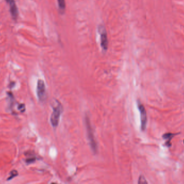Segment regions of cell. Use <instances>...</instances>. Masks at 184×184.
I'll use <instances>...</instances> for the list:
<instances>
[{"mask_svg":"<svg viewBox=\"0 0 184 184\" xmlns=\"http://www.w3.org/2000/svg\"><path fill=\"white\" fill-rule=\"evenodd\" d=\"M8 4L9 5L10 12L11 16L14 20H16L17 19L18 15V11L17 7L16 5L15 2L14 0H5Z\"/></svg>","mask_w":184,"mask_h":184,"instance_id":"8992f818","label":"cell"},{"mask_svg":"<svg viewBox=\"0 0 184 184\" xmlns=\"http://www.w3.org/2000/svg\"><path fill=\"white\" fill-rule=\"evenodd\" d=\"M138 184H147L148 182L147 181L146 179L143 177V175H141L139 178L138 180Z\"/></svg>","mask_w":184,"mask_h":184,"instance_id":"30bf717a","label":"cell"},{"mask_svg":"<svg viewBox=\"0 0 184 184\" xmlns=\"http://www.w3.org/2000/svg\"><path fill=\"white\" fill-rule=\"evenodd\" d=\"M177 134V133H165L163 135V138L166 140L165 144L168 147H170L171 146L172 144L171 143V141L172 139Z\"/></svg>","mask_w":184,"mask_h":184,"instance_id":"52a82bcc","label":"cell"},{"mask_svg":"<svg viewBox=\"0 0 184 184\" xmlns=\"http://www.w3.org/2000/svg\"><path fill=\"white\" fill-rule=\"evenodd\" d=\"M18 109L22 112H24L25 111V106L24 104H20L18 107Z\"/></svg>","mask_w":184,"mask_h":184,"instance_id":"8fae6325","label":"cell"},{"mask_svg":"<svg viewBox=\"0 0 184 184\" xmlns=\"http://www.w3.org/2000/svg\"><path fill=\"white\" fill-rule=\"evenodd\" d=\"M59 10L61 14L65 13L66 10V2L65 0H57Z\"/></svg>","mask_w":184,"mask_h":184,"instance_id":"ba28073f","label":"cell"},{"mask_svg":"<svg viewBox=\"0 0 184 184\" xmlns=\"http://www.w3.org/2000/svg\"><path fill=\"white\" fill-rule=\"evenodd\" d=\"M37 95L39 100L43 102L46 97V87L43 80L38 79L37 85Z\"/></svg>","mask_w":184,"mask_h":184,"instance_id":"277c9868","label":"cell"},{"mask_svg":"<svg viewBox=\"0 0 184 184\" xmlns=\"http://www.w3.org/2000/svg\"><path fill=\"white\" fill-rule=\"evenodd\" d=\"M99 32L100 34L101 38V46L104 51H106L108 48V40L107 33L104 26L100 25L98 28Z\"/></svg>","mask_w":184,"mask_h":184,"instance_id":"3957f363","label":"cell"},{"mask_svg":"<svg viewBox=\"0 0 184 184\" xmlns=\"http://www.w3.org/2000/svg\"><path fill=\"white\" fill-rule=\"evenodd\" d=\"M138 107L141 115V129L144 131L147 127V111L142 104L138 102Z\"/></svg>","mask_w":184,"mask_h":184,"instance_id":"5b68a950","label":"cell"},{"mask_svg":"<svg viewBox=\"0 0 184 184\" xmlns=\"http://www.w3.org/2000/svg\"><path fill=\"white\" fill-rule=\"evenodd\" d=\"M18 175V172L16 170H13L11 172H10V177L9 178H8L7 180H10V179H12L14 178V177H15L16 176H17Z\"/></svg>","mask_w":184,"mask_h":184,"instance_id":"9c48e42d","label":"cell"},{"mask_svg":"<svg viewBox=\"0 0 184 184\" xmlns=\"http://www.w3.org/2000/svg\"><path fill=\"white\" fill-rule=\"evenodd\" d=\"M61 113L62 107L60 104H58L56 107L53 108V112L50 117V122L53 128H56L58 126Z\"/></svg>","mask_w":184,"mask_h":184,"instance_id":"6da1fadb","label":"cell"},{"mask_svg":"<svg viewBox=\"0 0 184 184\" xmlns=\"http://www.w3.org/2000/svg\"><path fill=\"white\" fill-rule=\"evenodd\" d=\"M86 128H87V136H88L89 142L90 144V146L93 150V151L94 152H96V151L97 150V144L95 140L94 136L93 134V132L92 131L91 125L88 118L87 117L86 118Z\"/></svg>","mask_w":184,"mask_h":184,"instance_id":"7a4b0ae2","label":"cell"}]
</instances>
